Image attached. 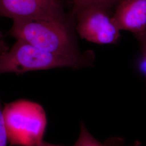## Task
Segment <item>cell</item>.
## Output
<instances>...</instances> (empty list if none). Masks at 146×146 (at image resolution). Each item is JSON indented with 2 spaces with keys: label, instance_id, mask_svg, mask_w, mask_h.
<instances>
[{
  "label": "cell",
  "instance_id": "1",
  "mask_svg": "<svg viewBox=\"0 0 146 146\" xmlns=\"http://www.w3.org/2000/svg\"><path fill=\"white\" fill-rule=\"evenodd\" d=\"M9 34L42 50L75 59L90 58L79 50L66 21L36 18L13 20Z\"/></svg>",
  "mask_w": 146,
  "mask_h": 146
},
{
  "label": "cell",
  "instance_id": "2",
  "mask_svg": "<svg viewBox=\"0 0 146 146\" xmlns=\"http://www.w3.org/2000/svg\"><path fill=\"white\" fill-rule=\"evenodd\" d=\"M3 116L9 143L13 146H37L42 141L47 116L40 104L18 100L5 104Z\"/></svg>",
  "mask_w": 146,
  "mask_h": 146
},
{
  "label": "cell",
  "instance_id": "3",
  "mask_svg": "<svg viewBox=\"0 0 146 146\" xmlns=\"http://www.w3.org/2000/svg\"><path fill=\"white\" fill-rule=\"evenodd\" d=\"M92 57L75 59L42 50L22 41L0 55V74L23 73L64 67L79 68L92 63Z\"/></svg>",
  "mask_w": 146,
  "mask_h": 146
},
{
  "label": "cell",
  "instance_id": "4",
  "mask_svg": "<svg viewBox=\"0 0 146 146\" xmlns=\"http://www.w3.org/2000/svg\"><path fill=\"white\" fill-rule=\"evenodd\" d=\"M107 11L100 7H90L78 12L76 30L80 36L99 44L117 42L121 31Z\"/></svg>",
  "mask_w": 146,
  "mask_h": 146
},
{
  "label": "cell",
  "instance_id": "5",
  "mask_svg": "<svg viewBox=\"0 0 146 146\" xmlns=\"http://www.w3.org/2000/svg\"><path fill=\"white\" fill-rule=\"evenodd\" d=\"M0 16L15 20L36 18L66 21L56 0H0Z\"/></svg>",
  "mask_w": 146,
  "mask_h": 146
},
{
  "label": "cell",
  "instance_id": "6",
  "mask_svg": "<svg viewBox=\"0 0 146 146\" xmlns=\"http://www.w3.org/2000/svg\"><path fill=\"white\" fill-rule=\"evenodd\" d=\"M113 19L120 31H146V0H120Z\"/></svg>",
  "mask_w": 146,
  "mask_h": 146
},
{
  "label": "cell",
  "instance_id": "7",
  "mask_svg": "<svg viewBox=\"0 0 146 146\" xmlns=\"http://www.w3.org/2000/svg\"><path fill=\"white\" fill-rule=\"evenodd\" d=\"M122 138L111 137L104 143L98 141L89 132L83 123L81 124L78 139L74 146H125Z\"/></svg>",
  "mask_w": 146,
  "mask_h": 146
},
{
  "label": "cell",
  "instance_id": "8",
  "mask_svg": "<svg viewBox=\"0 0 146 146\" xmlns=\"http://www.w3.org/2000/svg\"><path fill=\"white\" fill-rule=\"evenodd\" d=\"M120 0H73L74 11L78 12L90 7H98L108 10L112 5Z\"/></svg>",
  "mask_w": 146,
  "mask_h": 146
},
{
  "label": "cell",
  "instance_id": "9",
  "mask_svg": "<svg viewBox=\"0 0 146 146\" xmlns=\"http://www.w3.org/2000/svg\"><path fill=\"white\" fill-rule=\"evenodd\" d=\"M140 43L142 52L141 69L144 73L146 78V31L134 35Z\"/></svg>",
  "mask_w": 146,
  "mask_h": 146
},
{
  "label": "cell",
  "instance_id": "10",
  "mask_svg": "<svg viewBox=\"0 0 146 146\" xmlns=\"http://www.w3.org/2000/svg\"><path fill=\"white\" fill-rule=\"evenodd\" d=\"M9 49L5 42L2 39H0V55L7 52Z\"/></svg>",
  "mask_w": 146,
  "mask_h": 146
},
{
  "label": "cell",
  "instance_id": "11",
  "mask_svg": "<svg viewBox=\"0 0 146 146\" xmlns=\"http://www.w3.org/2000/svg\"><path fill=\"white\" fill-rule=\"evenodd\" d=\"M37 146H60V145H54L52 143H50L48 142H46L45 141H42L41 143H40Z\"/></svg>",
  "mask_w": 146,
  "mask_h": 146
},
{
  "label": "cell",
  "instance_id": "12",
  "mask_svg": "<svg viewBox=\"0 0 146 146\" xmlns=\"http://www.w3.org/2000/svg\"><path fill=\"white\" fill-rule=\"evenodd\" d=\"M142 146V145H141V142H138V141H136V142H135L133 145H130V146Z\"/></svg>",
  "mask_w": 146,
  "mask_h": 146
},
{
  "label": "cell",
  "instance_id": "13",
  "mask_svg": "<svg viewBox=\"0 0 146 146\" xmlns=\"http://www.w3.org/2000/svg\"><path fill=\"white\" fill-rule=\"evenodd\" d=\"M2 37H3L2 33L1 31H0V39H2Z\"/></svg>",
  "mask_w": 146,
  "mask_h": 146
}]
</instances>
